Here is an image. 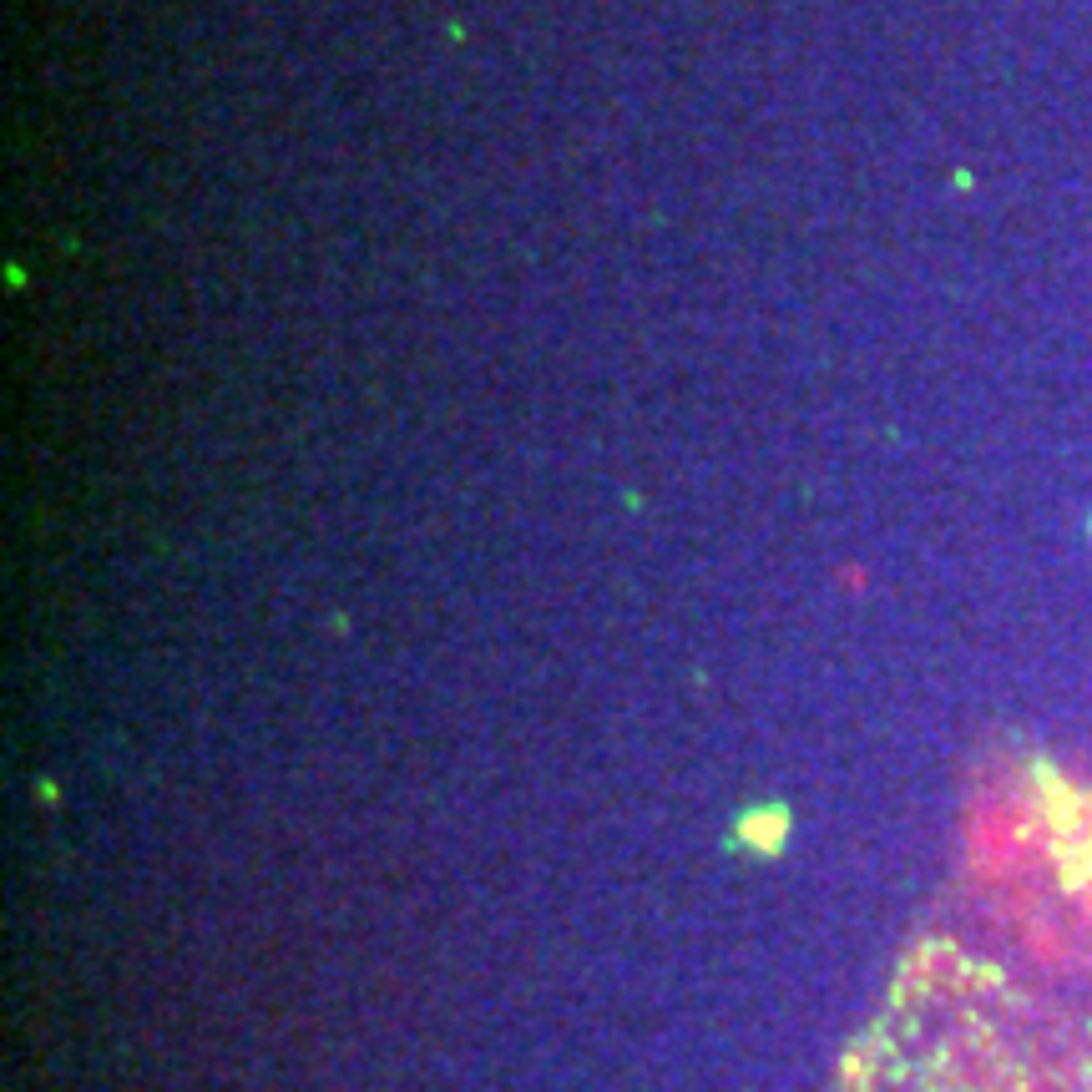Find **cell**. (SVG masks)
Returning <instances> with one entry per match:
<instances>
[{
    "instance_id": "6da1fadb",
    "label": "cell",
    "mask_w": 1092,
    "mask_h": 1092,
    "mask_svg": "<svg viewBox=\"0 0 1092 1092\" xmlns=\"http://www.w3.org/2000/svg\"><path fill=\"white\" fill-rule=\"evenodd\" d=\"M835 1092H1092V1037L956 940H921L850 1042Z\"/></svg>"
}]
</instances>
